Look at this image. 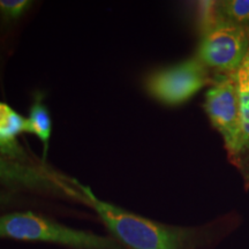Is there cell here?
Listing matches in <instances>:
<instances>
[{"mask_svg":"<svg viewBox=\"0 0 249 249\" xmlns=\"http://www.w3.org/2000/svg\"><path fill=\"white\" fill-rule=\"evenodd\" d=\"M75 185L104 222L116 240L128 249H197L207 238L202 229L171 226L129 213L93 194L91 189L75 181Z\"/></svg>","mask_w":249,"mask_h":249,"instance_id":"cell-1","label":"cell"},{"mask_svg":"<svg viewBox=\"0 0 249 249\" xmlns=\"http://www.w3.org/2000/svg\"><path fill=\"white\" fill-rule=\"evenodd\" d=\"M0 238L51 242L73 249H124L116 239L71 229L31 211L0 216Z\"/></svg>","mask_w":249,"mask_h":249,"instance_id":"cell-2","label":"cell"},{"mask_svg":"<svg viewBox=\"0 0 249 249\" xmlns=\"http://www.w3.org/2000/svg\"><path fill=\"white\" fill-rule=\"evenodd\" d=\"M214 76L197 58L152 71L145 79V90L152 98L167 107H178L194 97L204 87L211 86Z\"/></svg>","mask_w":249,"mask_h":249,"instance_id":"cell-3","label":"cell"},{"mask_svg":"<svg viewBox=\"0 0 249 249\" xmlns=\"http://www.w3.org/2000/svg\"><path fill=\"white\" fill-rule=\"evenodd\" d=\"M248 53V28L222 26L201 36L195 57L211 73L226 75L236 73Z\"/></svg>","mask_w":249,"mask_h":249,"instance_id":"cell-4","label":"cell"},{"mask_svg":"<svg viewBox=\"0 0 249 249\" xmlns=\"http://www.w3.org/2000/svg\"><path fill=\"white\" fill-rule=\"evenodd\" d=\"M204 110L211 124L222 135L227 154L234 152L240 133V98L236 73L214 75L205 93Z\"/></svg>","mask_w":249,"mask_h":249,"instance_id":"cell-5","label":"cell"},{"mask_svg":"<svg viewBox=\"0 0 249 249\" xmlns=\"http://www.w3.org/2000/svg\"><path fill=\"white\" fill-rule=\"evenodd\" d=\"M71 179H64L43 166L23 164L0 156V186L11 191H30L59 197L74 198L86 203L83 193L68 185Z\"/></svg>","mask_w":249,"mask_h":249,"instance_id":"cell-6","label":"cell"},{"mask_svg":"<svg viewBox=\"0 0 249 249\" xmlns=\"http://www.w3.org/2000/svg\"><path fill=\"white\" fill-rule=\"evenodd\" d=\"M196 14L201 36L222 26L249 29V0L200 1Z\"/></svg>","mask_w":249,"mask_h":249,"instance_id":"cell-7","label":"cell"},{"mask_svg":"<svg viewBox=\"0 0 249 249\" xmlns=\"http://www.w3.org/2000/svg\"><path fill=\"white\" fill-rule=\"evenodd\" d=\"M236 81L240 98V133L238 145L229 157L241 172L245 181L249 183V61L247 58L236 71Z\"/></svg>","mask_w":249,"mask_h":249,"instance_id":"cell-8","label":"cell"},{"mask_svg":"<svg viewBox=\"0 0 249 249\" xmlns=\"http://www.w3.org/2000/svg\"><path fill=\"white\" fill-rule=\"evenodd\" d=\"M52 121L49 110L43 102V95L39 92L35 93V101L31 104L29 110V118L27 119L24 132L34 134L40 140L44 145V158L48 155L50 136H51Z\"/></svg>","mask_w":249,"mask_h":249,"instance_id":"cell-9","label":"cell"},{"mask_svg":"<svg viewBox=\"0 0 249 249\" xmlns=\"http://www.w3.org/2000/svg\"><path fill=\"white\" fill-rule=\"evenodd\" d=\"M27 119L6 103L0 102V138L4 140H15L20 133L26 129Z\"/></svg>","mask_w":249,"mask_h":249,"instance_id":"cell-10","label":"cell"},{"mask_svg":"<svg viewBox=\"0 0 249 249\" xmlns=\"http://www.w3.org/2000/svg\"><path fill=\"white\" fill-rule=\"evenodd\" d=\"M30 0H0V20L4 24L13 23L31 7Z\"/></svg>","mask_w":249,"mask_h":249,"instance_id":"cell-11","label":"cell"},{"mask_svg":"<svg viewBox=\"0 0 249 249\" xmlns=\"http://www.w3.org/2000/svg\"><path fill=\"white\" fill-rule=\"evenodd\" d=\"M0 156L7 158V160L20 161V163L23 164L37 165L36 161H34L33 158L27 154L26 150L18 144L17 140L8 141V140L0 138Z\"/></svg>","mask_w":249,"mask_h":249,"instance_id":"cell-12","label":"cell"},{"mask_svg":"<svg viewBox=\"0 0 249 249\" xmlns=\"http://www.w3.org/2000/svg\"><path fill=\"white\" fill-rule=\"evenodd\" d=\"M15 202V197L13 194L11 193L5 192V191H0V208L7 207V205L13 204Z\"/></svg>","mask_w":249,"mask_h":249,"instance_id":"cell-13","label":"cell"},{"mask_svg":"<svg viewBox=\"0 0 249 249\" xmlns=\"http://www.w3.org/2000/svg\"><path fill=\"white\" fill-rule=\"evenodd\" d=\"M247 59H248V61H249V53H248V55H247Z\"/></svg>","mask_w":249,"mask_h":249,"instance_id":"cell-14","label":"cell"}]
</instances>
